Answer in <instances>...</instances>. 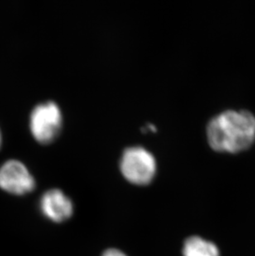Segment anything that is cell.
Wrapping results in <instances>:
<instances>
[{
    "label": "cell",
    "mask_w": 255,
    "mask_h": 256,
    "mask_svg": "<svg viewBox=\"0 0 255 256\" xmlns=\"http://www.w3.org/2000/svg\"><path fill=\"white\" fill-rule=\"evenodd\" d=\"M207 140L212 150L237 154L248 150L255 140V117L247 110H227L208 123Z\"/></svg>",
    "instance_id": "1"
},
{
    "label": "cell",
    "mask_w": 255,
    "mask_h": 256,
    "mask_svg": "<svg viewBox=\"0 0 255 256\" xmlns=\"http://www.w3.org/2000/svg\"><path fill=\"white\" fill-rule=\"evenodd\" d=\"M120 168L127 181L138 186H144L150 184L155 176L156 158L147 148L132 146L122 154Z\"/></svg>",
    "instance_id": "2"
},
{
    "label": "cell",
    "mask_w": 255,
    "mask_h": 256,
    "mask_svg": "<svg viewBox=\"0 0 255 256\" xmlns=\"http://www.w3.org/2000/svg\"><path fill=\"white\" fill-rule=\"evenodd\" d=\"M62 121V114L55 102L38 104L34 108L30 117L32 134L40 144H50L60 134Z\"/></svg>",
    "instance_id": "3"
},
{
    "label": "cell",
    "mask_w": 255,
    "mask_h": 256,
    "mask_svg": "<svg viewBox=\"0 0 255 256\" xmlns=\"http://www.w3.org/2000/svg\"><path fill=\"white\" fill-rule=\"evenodd\" d=\"M0 188L8 194L24 195L35 188V181L25 165L10 160L0 168Z\"/></svg>",
    "instance_id": "4"
},
{
    "label": "cell",
    "mask_w": 255,
    "mask_h": 256,
    "mask_svg": "<svg viewBox=\"0 0 255 256\" xmlns=\"http://www.w3.org/2000/svg\"><path fill=\"white\" fill-rule=\"evenodd\" d=\"M40 209L48 219L54 222H62L73 214L72 202L58 189H52L42 195Z\"/></svg>",
    "instance_id": "5"
},
{
    "label": "cell",
    "mask_w": 255,
    "mask_h": 256,
    "mask_svg": "<svg viewBox=\"0 0 255 256\" xmlns=\"http://www.w3.org/2000/svg\"><path fill=\"white\" fill-rule=\"evenodd\" d=\"M184 256H220L218 247L200 236L189 237L183 246Z\"/></svg>",
    "instance_id": "6"
},
{
    "label": "cell",
    "mask_w": 255,
    "mask_h": 256,
    "mask_svg": "<svg viewBox=\"0 0 255 256\" xmlns=\"http://www.w3.org/2000/svg\"><path fill=\"white\" fill-rule=\"evenodd\" d=\"M102 256H127L123 252L117 249H108L104 252Z\"/></svg>",
    "instance_id": "7"
},
{
    "label": "cell",
    "mask_w": 255,
    "mask_h": 256,
    "mask_svg": "<svg viewBox=\"0 0 255 256\" xmlns=\"http://www.w3.org/2000/svg\"><path fill=\"white\" fill-rule=\"evenodd\" d=\"M1 142H2V137H1V133H0V147H1Z\"/></svg>",
    "instance_id": "8"
}]
</instances>
